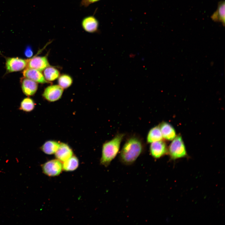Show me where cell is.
I'll list each match as a JSON object with an SVG mask.
<instances>
[{"instance_id": "1", "label": "cell", "mask_w": 225, "mask_h": 225, "mask_svg": "<svg viewBox=\"0 0 225 225\" xmlns=\"http://www.w3.org/2000/svg\"><path fill=\"white\" fill-rule=\"evenodd\" d=\"M145 148L141 138L138 135H132L127 139L120 150L119 160L125 165H131L144 152Z\"/></svg>"}, {"instance_id": "2", "label": "cell", "mask_w": 225, "mask_h": 225, "mask_svg": "<svg viewBox=\"0 0 225 225\" xmlns=\"http://www.w3.org/2000/svg\"><path fill=\"white\" fill-rule=\"evenodd\" d=\"M124 133H117L111 140L105 142L102 148L100 164L108 167L119 152L121 144L125 136Z\"/></svg>"}, {"instance_id": "3", "label": "cell", "mask_w": 225, "mask_h": 225, "mask_svg": "<svg viewBox=\"0 0 225 225\" xmlns=\"http://www.w3.org/2000/svg\"><path fill=\"white\" fill-rule=\"evenodd\" d=\"M170 158L176 159L185 157L187 155L185 146L180 136L176 137L170 144L168 149Z\"/></svg>"}, {"instance_id": "4", "label": "cell", "mask_w": 225, "mask_h": 225, "mask_svg": "<svg viewBox=\"0 0 225 225\" xmlns=\"http://www.w3.org/2000/svg\"><path fill=\"white\" fill-rule=\"evenodd\" d=\"M41 167L43 172L50 177L58 175L62 169V164L58 159L49 161L42 165Z\"/></svg>"}, {"instance_id": "5", "label": "cell", "mask_w": 225, "mask_h": 225, "mask_svg": "<svg viewBox=\"0 0 225 225\" xmlns=\"http://www.w3.org/2000/svg\"><path fill=\"white\" fill-rule=\"evenodd\" d=\"M27 60L18 57L8 58L6 59V67L8 72L21 71L26 67Z\"/></svg>"}, {"instance_id": "6", "label": "cell", "mask_w": 225, "mask_h": 225, "mask_svg": "<svg viewBox=\"0 0 225 225\" xmlns=\"http://www.w3.org/2000/svg\"><path fill=\"white\" fill-rule=\"evenodd\" d=\"M63 91V89L58 85H50L45 89L42 96L46 100L49 102H54L61 98Z\"/></svg>"}, {"instance_id": "7", "label": "cell", "mask_w": 225, "mask_h": 225, "mask_svg": "<svg viewBox=\"0 0 225 225\" xmlns=\"http://www.w3.org/2000/svg\"><path fill=\"white\" fill-rule=\"evenodd\" d=\"M81 24L83 30L87 32L94 33L99 31V22L93 15L84 17L81 21Z\"/></svg>"}, {"instance_id": "8", "label": "cell", "mask_w": 225, "mask_h": 225, "mask_svg": "<svg viewBox=\"0 0 225 225\" xmlns=\"http://www.w3.org/2000/svg\"><path fill=\"white\" fill-rule=\"evenodd\" d=\"M27 60V68L35 69L40 71L50 66L47 57L45 56H35Z\"/></svg>"}, {"instance_id": "9", "label": "cell", "mask_w": 225, "mask_h": 225, "mask_svg": "<svg viewBox=\"0 0 225 225\" xmlns=\"http://www.w3.org/2000/svg\"><path fill=\"white\" fill-rule=\"evenodd\" d=\"M149 151L153 158L158 159L166 154L167 149L165 143L161 140L151 143Z\"/></svg>"}, {"instance_id": "10", "label": "cell", "mask_w": 225, "mask_h": 225, "mask_svg": "<svg viewBox=\"0 0 225 225\" xmlns=\"http://www.w3.org/2000/svg\"><path fill=\"white\" fill-rule=\"evenodd\" d=\"M20 82L22 92L25 95L32 96L36 92L38 88L37 82L25 77L21 78Z\"/></svg>"}, {"instance_id": "11", "label": "cell", "mask_w": 225, "mask_h": 225, "mask_svg": "<svg viewBox=\"0 0 225 225\" xmlns=\"http://www.w3.org/2000/svg\"><path fill=\"white\" fill-rule=\"evenodd\" d=\"M40 72L35 69L26 68L23 71V75L24 77L37 82L41 83L48 82Z\"/></svg>"}, {"instance_id": "12", "label": "cell", "mask_w": 225, "mask_h": 225, "mask_svg": "<svg viewBox=\"0 0 225 225\" xmlns=\"http://www.w3.org/2000/svg\"><path fill=\"white\" fill-rule=\"evenodd\" d=\"M55 153L57 159L63 162L72 156L73 152L71 149L67 144L62 143H60Z\"/></svg>"}, {"instance_id": "13", "label": "cell", "mask_w": 225, "mask_h": 225, "mask_svg": "<svg viewBox=\"0 0 225 225\" xmlns=\"http://www.w3.org/2000/svg\"><path fill=\"white\" fill-rule=\"evenodd\" d=\"M159 126L162 137L165 139L172 140L176 137V133L174 129L169 123L162 122Z\"/></svg>"}, {"instance_id": "14", "label": "cell", "mask_w": 225, "mask_h": 225, "mask_svg": "<svg viewBox=\"0 0 225 225\" xmlns=\"http://www.w3.org/2000/svg\"><path fill=\"white\" fill-rule=\"evenodd\" d=\"M225 3L224 1L218 2L217 10L211 16L212 20L221 22L224 26L225 22Z\"/></svg>"}, {"instance_id": "15", "label": "cell", "mask_w": 225, "mask_h": 225, "mask_svg": "<svg viewBox=\"0 0 225 225\" xmlns=\"http://www.w3.org/2000/svg\"><path fill=\"white\" fill-rule=\"evenodd\" d=\"M162 135L159 126H156L151 128L148 132L147 141L148 143L162 140Z\"/></svg>"}, {"instance_id": "16", "label": "cell", "mask_w": 225, "mask_h": 225, "mask_svg": "<svg viewBox=\"0 0 225 225\" xmlns=\"http://www.w3.org/2000/svg\"><path fill=\"white\" fill-rule=\"evenodd\" d=\"M60 143L54 141H48L45 142L41 148V150L45 153L51 155L56 152L58 148Z\"/></svg>"}, {"instance_id": "17", "label": "cell", "mask_w": 225, "mask_h": 225, "mask_svg": "<svg viewBox=\"0 0 225 225\" xmlns=\"http://www.w3.org/2000/svg\"><path fill=\"white\" fill-rule=\"evenodd\" d=\"M79 161L75 156H72L68 159L63 162L62 169L66 171H71L76 170L78 167Z\"/></svg>"}, {"instance_id": "18", "label": "cell", "mask_w": 225, "mask_h": 225, "mask_svg": "<svg viewBox=\"0 0 225 225\" xmlns=\"http://www.w3.org/2000/svg\"><path fill=\"white\" fill-rule=\"evenodd\" d=\"M43 74L45 79L50 81L56 80L60 75L58 69L50 66L44 69Z\"/></svg>"}, {"instance_id": "19", "label": "cell", "mask_w": 225, "mask_h": 225, "mask_svg": "<svg viewBox=\"0 0 225 225\" xmlns=\"http://www.w3.org/2000/svg\"><path fill=\"white\" fill-rule=\"evenodd\" d=\"M35 103L31 98L27 97L24 98L21 101L19 109L25 112H30L34 109Z\"/></svg>"}, {"instance_id": "20", "label": "cell", "mask_w": 225, "mask_h": 225, "mask_svg": "<svg viewBox=\"0 0 225 225\" xmlns=\"http://www.w3.org/2000/svg\"><path fill=\"white\" fill-rule=\"evenodd\" d=\"M58 82L59 86L63 89H66L72 85V79L70 76L67 74H63L59 77Z\"/></svg>"}, {"instance_id": "21", "label": "cell", "mask_w": 225, "mask_h": 225, "mask_svg": "<svg viewBox=\"0 0 225 225\" xmlns=\"http://www.w3.org/2000/svg\"><path fill=\"white\" fill-rule=\"evenodd\" d=\"M101 0H82L80 2V6L87 8L90 5L98 2Z\"/></svg>"}, {"instance_id": "22", "label": "cell", "mask_w": 225, "mask_h": 225, "mask_svg": "<svg viewBox=\"0 0 225 225\" xmlns=\"http://www.w3.org/2000/svg\"><path fill=\"white\" fill-rule=\"evenodd\" d=\"M24 55L27 58H30L32 57L33 52L31 47L30 46L26 47L24 51Z\"/></svg>"}]
</instances>
